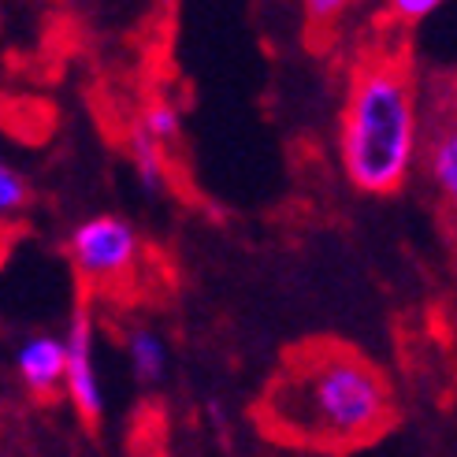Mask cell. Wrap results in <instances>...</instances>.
I'll return each mask as SVG.
<instances>
[{
    "instance_id": "7c38bea8",
    "label": "cell",
    "mask_w": 457,
    "mask_h": 457,
    "mask_svg": "<svg viewBox=\"0 0 457 457\" xmlns=\"http://www.w3.org/2000/svg\"><path fill=\"white\" fill-rule=\"evenodd\" d=\"M443 4H446V0H391V12L398 19H405V22H420L431 12H439Z\"/></svg>"
},
{
    "instance_id": "30bf717a",
    "label": "cell",
    "mask_w": 457,
    "mask_h": 457,
    "mask_svg": "<svg viewBox=\"0 0 457 457\" xmlns=\"http://www.w3.org/2000/svg\"><path fill=\"white\" fill-rule=\"evenodd\" d=\"M27 197H30V182L22 179V171L12 164H0V212L12 220L27 204Z\"/></svg>"
},
{
    "instance_id": "7a4b0ae2",
    "label": "cell",
    "mask_w": 457,
    "mask_h": 457,
    "mask_svg": "<svg viewBox=\"0 0 457 457\" xmlns=\"http://www.w3.org/2000/svg\"><path fill=\"white\" fill-rule=\"evenodd\" d=\"M424 149V97L413 63L379 49L353 63L338 116L342 171L361 194L391 197L409 187Z\"/></svg>"
},
{
    "instance_id": "3957f363",
    "label": "cell",
    "mask_w": 457,
    "mask_h": 457,
    "mask_svg": "<svg viewBox=\"0 0 457 457\" xmlns=\"http://www.w3.org/2000/svg\"><path fill=\"white\" fill-rule=\"evenodd\" d=\"M420 175L457 245V75H436L424 82Z\"/></svg>"
},
{
    "instance_id": "9c48e42d",
    "label": "cell",
    "mask_w": 457,
    "mask_h": 457,
    "mask_svg": "<svg viewBox=\"0 0 457 457\" xmlns=\"http://www.w3.org/2000/svg\"><path fill=\"white\" fill-rule=\"evenodd\" d=\"M138 123L153 134L160 145H168V142L179 138V112H175L168 101H153V104L142 112V120H138Z\"/></svg>"
},
{
    "instance_id": "ba28073f",
    "label": "cell",
    "mask_w": 457,
    "mask_h": 457,
    "mask_svg": "<svg viewBox=\"0 0 457 457\" xmlns=\"http://www.w3.org/2000/svg\"><path fill=\"white\" fill-rule=\"evenodd\" d=\"M160 149H164V145H160L142 123H134V130H130V153H134V171H138V182H142L145 194H156L160 182H164Z\"/></svg>"
},
{
    "instance_id": "8fae6325",
    "label": "cell",
    "mask_w": 457,
    "mask_h": 457,
    "mask_svg": "<svg viewBox=\"0 0 457 457\" xmlns=\"http://www.w3.org/2000/svg\"><path fill=\"white\" fill-rule=\"evenodd\" d=\"M350 8V0H302L309 27H331V22Z\"/></svg>"
},
{
    "instance_id": "5b68a950",
    "label": "cell",
    "mask_w": 457,
    "mask_h": 457,
    "mask_svg": "<svg viewBox=\"0 0 457 457\" xmlns=\"http://www.w3.org/2000/svg\"><path fill=\"white\" fill-rule=\"evenodd\" d=\"M67 379L63 391L71 398L75 413L94 424L104 413V395H101V379H97V364H94V316L89 305H75L71 320H67Z\"/></svg>"
},
{
    "instance_id": "6da1fadb",
    "label": "cell",
    "mask_w": 457,
    "mask_h": 457,
    "mask_svg": "<svg viewBox=\"0 0 457 457\" xmlns=\"http://www.w3.org/2000/svg\"><path fill=\"white\" fill-rule=\"evenodd\" d=\"M261 420L290 446L353 450L391 428L395 398L372 361L324 342L298 350L268 383Z\"/></svg>"
},
{
    "instance_id": "8992f818",
    "label": "cell",
    "mask_w": 457,
    "mask_h": 457,
    "mask_svg": "<svg viewBox=\"0 0 457 457\" xmlns=\"http://www.w3.org/2000/svg\"><path fill=\"white\" fill-rule=\"evenodd\" d=\"M15 372L30 395L37 398L56 395V386H63L67 379V342L45 331L27 335L15 346Z\"/></svg>"
},
{
    "instance_id": "277c9868",
    "label": "cell",
    "mask_w": 457,
    "mask_h": 457,
    "mask_svg": "<svg viewBox=\"0 0 457 457\" xmlns=\"http://www.w3.org/2000/svg\"><path fill=\"white\" fill-rule=\"evenodd\" d=\"M138 231L120 216H89L67 235V257L86 283L112 287L127 279L138 261Z\"/></svg>"
},
{
    "instance_id": "52a82bcc",
    "label": "cell",
    "mask_w": 457,
    "mask_h": 457,
    "mask_svg": "<svg viewBox=\"0 0 457 457\" xmlns=\"http://www.w3.org/2000/svg\"><path fill=\"white\" fill-rule=\"evenodd\" d=\"M127 357H130V369L142 383H160L168 372V346L164 338L145 331V328H134L127 335Z\"/></svg>"
}]
</instances>
